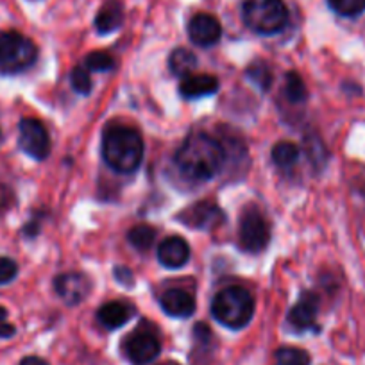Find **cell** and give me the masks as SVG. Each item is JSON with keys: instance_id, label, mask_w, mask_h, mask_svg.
Here are the masks:
<instances>
[{"instance_id": "obj_1", "label": "cell", "mask_w": 365, "mask_h": 365, "mask_svg": "<svg viewBox=\"0 0 365 365\" xmlns=\"http://www.w3.org/2000/svg\"><path fill=\"white\" fill-rule=\"evenodd\" d=\"M226 150L206 133H194L179 147L174 156L175 167L192 181H208L224 168Z\"/></svg>"}, {"instance_id": "obj_2", "label": "cell", "mask_w": 365, "mask_h": 365, "mask_svg": "<svg viewBox=\"0 0 365 365\" xmlns=\"http://www.w3.org/2000/svg\"><path fill=\"white\" fill-rule=\"evenodd\" d=\"M103 158L118 174H133L143 161L142 135L129 125H110L103 135Z\"/></svg>"}, {"instance_id": "obj_3", "label": "cell", "mask_w": 365, "mask_h": 365, "mask_svg": "<svg viewBox=\"0 0 365 365\" xmlns=\"http://www.w3.org/2000/svg\"><path fill=\"white\" fill-rule=\"evenodd\" d=\"M212 315L230 329L245 328L255 315V299L242 287H227L213 297Z\"/></svg>"}, {"instance_id": "obj_4", "label": "cell", "mask_w": 365, "mask_h": 365, "mask_svg": "<svg viewBox=\"0 0 365 365\" xmlns=\"http://www.w3.org/2000/svg\"><path fill=\"white\" fill-rule=\"evenodd\" d=\"M242 20L256 34L274 36L289 24V9L283 0H244Z\"/></svg>"}, {"instance_id": "obj_5", "label": "cell", "mask_w": 365, "mask_h": 365, "mask_svg": "<svg viewBox=\"0 0 365 365\" xmlns=\"http://www.w3.org/2000/svg\"><path fill=\"white\" fill-rule=\"evenodd\" d=\"M38 47L19 31H0V73L16 76L36 63Z\"/></svg>"}, {"instance_id": "obj_6", "label": "cell", "mask_w": 365, "mask_h": 365, "mask_svg": "<svg viewBox=\"0 0 365 365\" xmlns=\"http://www.w3.org/2000/svg\"><path fill=\"white\" fill-rule=\"evenodd\" d=\"M270 242V226L256 206H247L238 220V244L245 252H262Z\"/></svg>"}, {"instance_id": "obj_7", "label": "cell", "mask_w": 365, "mask_h": 365, "mask_svg": "<svg viewBox=\"0 0 365 365\" xmlns=\"http://www.w3.org/2000/svg\"><path fill=\"white\" fill-rule=\"evenodd\" d=\"M19 145L33 160H45L51 154V136L36 118H22L19 124Z\"/></svg>"}, {"instance_id": "obj_8", "label": "cell", "mask_w": 365, "mask_h": 365, "mask_svg": "<svg viewBox=\"0 0 365 365\" xmlns=\"http://www.w3.org/2000/svg\"><path fill=\"white\" fill-rule=\"evenodd\" d=\"M161 342L150 329L138 328L129 333L124 340V353L128 360L135 365H147L158 358Z\"/></svg>"}, {"instance_id": "obj_9", "label": "cell", "mask_w": 365, "mask_h": 365, "mask_svg": "<svg viewBox=\"0 0 365 365\" xmlns=\"http://www.w3.org/2000/svg\"><path fill=\"white\" fill-rule=\"evenodd\" d=\"M178 220L187 224L192 230H215L226 220V215L215 202L201 201L182 210L181 215H178Z\"/></svg>"}, {"instance_id": "obj_10", "label": "cell", "mask_w": 365, "mask_h": 365, "mask_svg": "<svg viewBox=\"0 0 365 365\" xmlns=\"http://www.w3.org/2000/svg\"><path fill=\"white\" fill-rule=\"evenodd\" d=\"M54 290L66 304H79L91 292V282L83 272L59 274L54 279Z\"/></svg>"}, {"instance_id": "obj_11", "label": "cell", "mask_w": 365, "mask_h": 365, "mask_svg": "<svg viewBox=\"0 0 365 365\" xmlns=\"http://www.w3.org/2000/svg\"><path fill=\"white\" fill-rule=\"evenodd\" d=\"M317 315H319V297L312 292L301 294L299 301L290 308L289 322L290 328L297 333L308 331V329L317 328Z\"/></svg>"}, {"instance_id": "obj_12", "label": "cell", "mask_w": 365, "mask_h": 365, "mask_svg": "<svg viewBox=\"0 0 365 365\" xmlns=\"http://www.w3.org/2000/svg\"><path fill=\"white\" fill-rule=\"evenodd\" d=\"M188 36H190L192 43L199 45V47H212L222 36V27L213 15L197 13L188 22Z\"/></svg>"}, {"instance_id": "obj_13", "label": "cell", "mask_w": 365, "mask_h": 365, "mask_svg": "<svg viewBox=\"0 0 365 365\" xmlns=\"http://www.w3.org/2000/svg\"><path fill=\"white\" fill-rule=\"evenodd\" d=\"M190 259V245L181 237H168L158 245V262L167 269H181Z\"/></svg>"}, {"instance_id": "obj_14", "label": "cell", "mask_w": 365, "mask_h": 365, "mask_svg": "<svg viewBox=\"0 0 365 365\" xmlns=\"http://www.w3.org/2000/svg\"><path fill=\"white\" fill-rule=\"evenodd\" d=\"M217 91H219V79L210 73H192L181 79V84H179V96L188 101L213 96Z\"/></svg>"}, {"instance_id": "obj_15", "label": "cell", "mask_w": 365, "mask_h": 365, "mask_svg": "<svg viewBox=\"0 0 365 365\" xmlns=\"http://www.w3.org/2000/svg\"><path fill=\"white\" fill-rule=\"evenodd\" d=\"M160 304L163 312L170 317L187 319L195 312V299L188 292L181 289H170L160 297Z\"/></svg>"}, {"instance_id": "obj_16", "label": "cell", "mask_w": 365, "mask_h": 365, "mask_svg": "<svg viewBox=\"0 0 365 365\" xmlns=\"http://www.w3.org/2000/svg\"><path fill=\"white\" fill-rule=\"evenodd\" d=\"M135 315V307L128 301H111V303L103 304L97 310V321L106 329H118L131 321Z\"/></svg>"}, {"instance_id": "obj_17", "label": "cell", "mask_w": 365, "mask_h": 365, "mask_svg": "<svg viewBox=\"0 0 365 365\" xmlns=\"http://www.w3.org/2000/svg\"><path fill=\"white\" fill-rule=\"evenodd\" d=\"M124 6L120 0H106L96 16V29L99 34H111L124 24Z\"/></svg>"}, {"instance_id": "obj_18", "label": "cell", "mask_w": 365, "mask_h": 365, "mask_svg": "<svg viewBox=\"0 0 365 365\" xmlns=\"http://www.w3.org/2000/svg\"><path fill=\"white\" fill-rule=\"evenodd\" d=\"M168 68L174 76L185 79V77L192 76L194 70L197 68V58L187 48H175L168 58Z\"/></svg>"}, {"instance_id": "obj_19", "label": "cell", "mask_w": 365, "mask_h": 365, "mask_svg": "<svg viewBox=\"0 0 365 365\" xmlns=\"http://www.w3.org/2000/svg\"><path fill=\"white\" fill-rule=\"evenodd\" d=\"M287 101L292 104H303L308 101L307 84L303 83L301 76L297 72H289L285 76V86H283Z\"/></svg>"}, {"instance_id": "obj_20", "label": "cell", "mask_w": 365, "mask_h": 365, "mask_svg": "<svg viewBox=\"0 0 365 365\" xmlns=\"http://www.w3.org/2000/svg\"><path fill=\"white\" fill-rule=\"evenodd\" d=\"M299 147L292 142H279L272 147V161L278 165L279 168H290L296 165V161L299 160Z\"/></svg>"}, {"instance_id": "obj_21", "label": "cell", "mask_w": 365, "mask_h": 365, "mask_svg": "<svg viewBox=\"0 0 365 365\" xmlns=\"http://www.w3.org/2000/svg\"><path fill=\"white\" fill-rule=\"evenodd\" d=\"M245 73H247V77L251 79V83L256 84L262 91H267L272 86V70H270V66L267 65L265 61L251 63V65L247 66V70H245Z\"/></svg>"}, {"instance_id": "obj_22", "label": "cell", "mask_w": 365, "mask_h": 365, "mask_svg": "<svg viewBox=\"0 0 365 365\" xmlns=\"http://www.w3.org/2000/svg\"><path fill=\"white\" fill-rule=\"evenodd\" d=\"M129 244L133 245L138 251H149L153 247L154 240H156V230H153L147 224H142V226H135L133 230H129L128 233Z\"/></svg>"}, {"instance_id": "obj_23", "label": "cell", "mask_w": 365, "mask_h": 365, "mask_svg": "<svg viewBox=\"0 0 365 365\" xmlns=\"http://www.w3.org/2000/svg\"><path fill=\"white\" fill-rule=\"evenodd\" d=\"M276 365H310V354L299 347H282L276 353Z\"/></svg>"}, {"instance_id": "obj_24", "label": "cell", "mask_w": 365, "mask_h": 365, "mask_svg": "<svg viewBox=\"0 0 365 365\" xmlns=\"http://www.w3.org/2000/svg\"><path fill=\"white\" fill-rule=\"evenodd\" d=\"M328 6L336 15L354 19L365 11V0H328Z\"/></svg>"}, {"instance_id": "obj_25", "label": "cell", "mask_w": 365, "mask_h": 365, "mask_svg": "<svg viewBox=\"0 0 365 365\" xmlns=\"http://www.w3.org/2000/svg\"><path fill=\"white\" fill-rule=\"evenodd\" d=\"M84 68L91 70V72H108V70L115 68V59L108 52H90L84 59Z\"/></svg>"}, {"instance_id": "obj_26", "label": "cell", "mask_w": 365, "mask_h": 365, "mask_svg": "<svg viewBox=\"0 0 365 365\" xmlns=\"http://www.w3.org/2000/svg\"><path fill=\"white\" fill-rule=\"evenodd\" d=\"M70 84H72L73 90L81 96H88L93 88V83H91L90 70L84 68V66H76V68L70 72Z\"/></svg>"}, {"instance_id": "obj_27", "label": "cell", "mask_w": 365, "mask_h": 365, "mask_svg": "<svg viewBox=\"0 0 365 365\" xmlns=\"http://www.w3.org/2000/svg\"><path fill=\"white\" fill-rule=\"evenodd\" d=\"M16 274H19V265L15 259L0 256V285L11 283L16 278Z\"/></svg>"}, {"instance_id": "obj_28", "label": "cell", "mask_w": 365, "mask_h": 365, "mask_svg": "<svg viewBox=\"0 0 365 365\" xmlns=\"http://www.w3.org/2000/svg\"><path fill=\"white\" fill-rule=\"evenodd\" d=\"M15 201H16V197H15V192H13V188L9 187L4 179H0V213L8 212V210L15 205Z\"/></svg>"}, {"instance_id": "obj_29", "label": "cell", "mask_w": 365, "mask_h": 365, "mask_svg": "<svg viewBox=\"0 0 365 365\" xmlns=\"http://www.w3.org/2000/svg\"><path fill=\"white\" fill-rule=\"evenodd\" d=\"M16 333V328L8 322V310L4 307H0V339H11Z\"/></svg>"}, {"instance_id": "obj_30", "label": "cell", "mask_w": 365, "mask_h": 365, "mask_svg": "<svg viewBox=\"0 0 365 365\" xmlns=\"http://www.w3.org/2000/svg\"><path fill=\"white\" fill-rule=\"evenodd\" d=\"M115 276H117V279L122 283V285H125V282H128V285H131L133 283V274L128 267H117Z\"/></svg>"}, {"instance_id": "obj_31", "label": "cell", "mask_w": 365, "mask_h": 365, "mask_svg": "<svg viewBox=\"0 0 365 365\" xmlns=\"http://www.w3.org/2000/svg\"><path fill=\"white\" fill-rule=\"evenodd\" d=\"M40 233V222L38 220H31V222L26 224V227H24V235L29 238L36 237V235Z\"/></svg>"}, {"instance_id": "obj_32", "label": "cell", "mask_w": 365, "mask_h": 365, "mask_svg": "<svg viewBox=\"0 0 365 365\" xmlns=\"http://www.w3.org/2000/svg\"><path fill=\"white\" fill-rule=\"evenodd\" d=\"M20 365H48V364L40 356H26L22 361H20Z\"/></svg>"}, {"instance_id": "obj_33", "label": "cell", "mask_w": 365, "mask_h": 365, "mask_svg": "<svg viewBox=\"0 0 365 365\" xmlns=\"http://www.w3.org/2000/svg\"><path fill=\"white\" fill-rule=\"evenodd\" d=\"M161 365H179V364H174V361H168V364H161Z\"/></svg>"}, {"instance_id": "obj_34", "label": "cell", "mask_w": 365, "mask_h": 365, "mask_svg": "<svg viewBox=\"0 0 365 365\" xmlns=\"http://www.w3.org/2000/svg\"><path fill=\"white\" fill-rule=\"evenodd\" d=\"M2 140H4V135H2V131H0V143H2Z\"/></svg>"}]
</instances>
